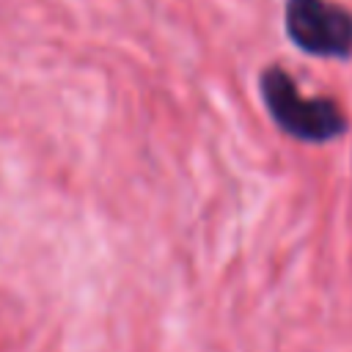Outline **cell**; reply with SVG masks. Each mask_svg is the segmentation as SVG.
I'll use <instances>...</instances> for the list:
<instances>
[{
	"mask_svg": "<svg viewBox=\"0 0 352 352\" xmlns=\"http://www.w3.org/2000/svg\"><path fill=\"white\" fill-rule=\"evenodd\" d=\"M261 99L272 121L305 143H327L346 132V116L330 96H302L294 77L280 66L261 72Z\"/></svg>",
	"mask_w": 352,
	"mask_h": 352,
	"instance_id": "obj_1",
	"label": "cell"
},
{
	"mask_svg": "<svg viewBox=\"0 0 352 352\" xmlns=\"http://www.w3.org/2000/svg\"><path fill=\"white\" fill-rule=\"evenodd\" d=\"M283 25L294 47L308 55H352V11L333 0H286Z\"/></svg>",
	"mask_w": 352,
	"mask_h": 352,
	"instance_id": "obj_2",
	"label": "cell"
}]
</instances>
